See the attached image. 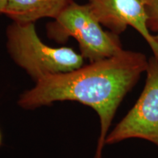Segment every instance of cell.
<instances>
[{"mask_svg": "<svg viewBox=\"0 0 158 158\" xmlns=\"http://www.w3.org/2000/svg\"><path fill=\"white\" fill-rule=\"evenodd\" d=\"M147 56L122 50L70 72L40 78L20 96V107L36 109L59 101L78 102L93 108L100 118L97 151L102 152L116 110L124 97L147 71Z\"/></svg>", "mask_w": 158, "mask_h": 158, "instance_id": "1", "label": "cell"}, {"mask_svg": "<svg viewBox=\"0 0 158 158\" xmlns=\"http://www.w3.org/2000/svg\"><path fill=\"white\" fill-rule=\"evenodd\" d=\"M7 48L15 64L35 82L43 77L70 72L84 64V57L72 48L45 44L37 34L35 23L13 21L7 27Z\"/></svg>", "mask_w": 158, "mask_h": 158, "instance_id": "2", "label": "cell"}, {"mask_svg": "<svg viewBox=\"0 0 158 158\" xmlns=\"http://www.w3.org/2000/svg\"><path fill=\"white\" fill-rule=\"evenodd\" d=\"M91 10L88 3L73 1L54 21L46 26L48 38L64 43L73 37L81 54L90 62L108 58L123 50L118 35L105 31Z\"/></svg>", "mask_w": 158, "mask_h": 158, "instance_id": "3", "label": "cell"}, {"mask_svg": "<svg viewBox=\"0 0 158 158\" xmlns=\"http://www.w3.org/2000/svg\"><path fill=\"white\" fill-rule=\"evenodd\" d=\"M147 80L137 102L106 136V144L141 138L158 147V60L149 59Z\"/></svg>", "mask_w": 158, "mask_h": 158, "instance_id": "4", "label": "cell"}, {"mask_svg": "<svg viewBox=\"0 0 158 158\" xmlns=\"http://www.w3.org/2000/svg\"><path fill=\"white\" fill-rule=\"evenodd\" d=\"M88 5L100 24L119 35L128 27L143 37L158 60V44L148 26L143 0H89Z\"/></svg>", "mask_w": 158, "mask_h": 158, "instance_id": "5", "label": "cell"}, {"mask_svg": "<svg viewBox=\"0 0 158 158\" xmlns=\"http://www.w3.org/2000/svg\"><path fill=\"white\" fill-rule=\"evenodd\" d=\"M73 0H8L5 14L13 21L35 23L44 18L56 19Z\"/></svg>", "mask_w": 158, "mask_h": 158, "instance_id": "6", "label": "cell"}, {"mask_svg": "<svg viewBox=\"0 0 158 158\" xmlns=\"http://www.w3.org/2000/svg\"><path fill=\"white\" fill-rule=\"evenodd\" d=\"M148 15V26L150 31L158 30V0H143Z\"/></svg>", "mask_w": 158, "mask_h": 158, "instance_id": "7", "label": "cell"}, {"mask_svg": "<svg viewBox=\"0 0 158 158\" xmlns=\"http://www.w3.org/2000/svg\"><path fill=\"white\" fill-rule=\"evenodd\" d=\"M8 0H0V15L5 14Z\"/></svg>", "mask_w": 158, "mask_h": 158, "instance_id": "8", "label": "cell"}, {"mask_svg": "<svg viewBox=\"0 0 158 158\" xmlns=\"http://www.w3.org/2000/svg\"><path fill=\"white\" fill-rule=\"evenodd\" d=\"M94 158H102V152L96 151L95 155H94Z\"/></svg>", "mask_w": 158, "mask_h": 158, "instance_id": "9", "label": "cell"}, {"mask_svg": "<svg viewBox=\"0 0 158 158\" xmlns=\"http://www.w3.org/2000/svg\"><path fill=\"white\" fill-rule=\"evenodd\" d=\"M154 37H155V41H156V42H157V43L158 44V30L156 31L155 34L154 35Z\"/></svg>", "mask_w": 158, "mask_h": 158, "instance_id": "10", "label": "cell"}, {"mask_svg": "<svg viewBox=\"0 0 158 158\" xmlns=\"http://www.w3.org/2000/svg\"><path fill=\"white\" fill-rule=\"evenodd\" d=\"M2 143V134L1 130H0V146Z\"/></svg>", "mask_w": 158, "mask_h": 158, "instance_id": "11", "label": "cell"}]
</instances>
